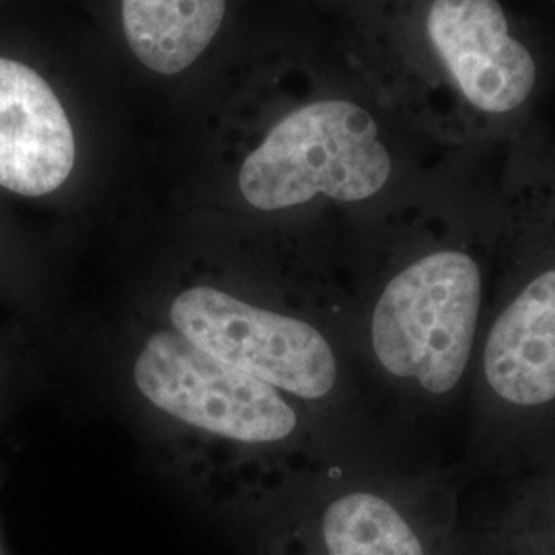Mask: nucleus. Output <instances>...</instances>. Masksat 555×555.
<instances>
[{
	"mask_svg": "<svg viewBox=\"0 0 555 555\" xmlns=\"http://www.w3.org/2000/svg\"><path fill=\"white\" fill-rule=\"evenodd\" d=\"M132 375L140 396L160 414L210 437L256 447L297 430V414L278 389L208 357L176 332L146 337Z\"/></svg>",
	"mask_w": 555,
	"mask_h": 555,
	"instance_id": "20e7f679",
	"label": "nucleus"
},
{
	"mask_svg": "<svg viewBox=\"0 0 555 555\" xmlns=\"http://www.w3.org/2000/svg\"><path fill=\"white\" fill-rule=\"evenodd\" d=\"M483 373L516 405L555 399V270L537 276L498 318L483 352Z\"/></svg>",
	"mask_w": 555,
	"mask_h": 555,
	"instance_id": "0eeeda50",
	"label": "nucleus"
},
{
	"mask_svg": "<svg viewBox=\"0 0 555 555\" xmlns=\"http://www.w3.org/2000/svg\"><path fill=\"white\" fill-rule=\"evenodd\" d=\"M424 38L437 80L476 116H511L535 93V56L500 0H430Z\"/></svg>",
	"mask_w": 555,
	"mask_h": 555,
	"instance_id": "39448f33",
	"label": "nucleus"
},
{
	"mask_svg": "<svg viewBox=\"0 0 555 555\" xmlns=\"http://www.w3.org/2000/svg\"><path fill=\"white\" fill-rule=\"evenodd\" d=\"M75 132L52 85L21 60L0 56V188L50 196L70 178Z\"/></svg>",
	"mask_w": 555,
	"mask_h": 555,
	"instance_id": "423d86ee",
	"label": "nucleus"
},
{
	"mask_svg": "<svg viewBox=\"0 0 555 555\" xmlns=\"http://www.w3.org/2000/svg\"><path fill=\"white\" fill-rule=\"evenodd\" d=\"M481 305L476 259L442 249L399 272L378 297L371 341L393 377L449 393L465 375Z\"/></svg>",
	"mask_w": 555,
	"mask_h": 555,
	"instance_id": "f03ea898",
	"label": "nucleus"
},
{
	"mask_svg": "<svg viewBox=\"0 0 555 555\" xmlns=\"http://www.w3.org/2000/svg\"><path fill=\"white\" fill-rule=\"evenodd\" d=\"M173 332L208 357L302 399L336 387L337 360L318 327L268 311L208 284L190 286L169 305Z\"/></svg>",
	"mask_w": 555,
	"mask_h": 555,
	"instance_id": "7ed1b4c3",
	"label": "nucleus"
},
{
	"mask_svg": "<svg viewBox=\"0 0 555 555\" xmlns=\"http://www.w3.org/2000/svg\"><path fill=\"white\" fill-rule=\"evenodd\" d=\"M227 0H121L124 36L151 70L173 77L219 34Z\"/></svg>",
	"mask_w": 555,
	"mask_h": 555,
	"instance_id": "6e6552de",
	"label": "nucleus"
},
{
	"mask_svg": "<svg viewBox=\"0 0 555 555\" xmlns=\"http://www.w3.org/2000/svg\"><path fill=\"white\" fill-rule=\"evenodd\" d=\"M391 155L377 121L358 103L313 101L280 119L238 171L254 208L276 212L318 196L362 202L391 178Z\"/></svg>",
	"mask_w": 555,
	"mask_h": 555,
	"instance_id": "f257e3e1",
	"label": "nucleus"
}]
</instances>
